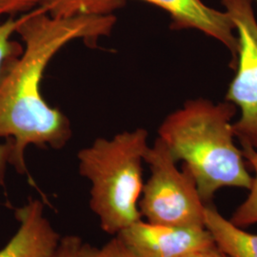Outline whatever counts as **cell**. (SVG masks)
Masks as SVG:
<instances>
[{
	"instance_id": "1",
	"label": "cell",
	"mask_w": 257,
	"mask_h": 257,
	"mask_svg": "<svg viewBox=\"0 0 257 257\" xmlns=\"http://www.w3.org/2000/svg\"><path fill=\"white\" fill-rule=\"evenodd\" d=\"M113 15L55 19L40 7L19 19L16 30L25 47L0 70V138L13 141L11 165L27 173L29 146L60 150L72 138L70 121L43 98L40 85L50 61L65 45L81 39L88 45L109 36Z\"/></svg>"
},
{
	"instance_id": "2",
	"label": "cell",
	"mask_w": 257,
	"mask_h": 257,
	"mask_svg": "<svg viewBox=\"0 0 257 257\" xmlns=\"http://www.w3.org/2000/svg\"><path fill=\"white\" fill-rule=\"evenodd\" d=\"M235 113L231 102L197 98L169 114L158 130L175 161H183L193 175L205 204L222 188L249 190L252 183L243 152L234 143Z\"/></svg>"
},
{
	"instance_id": "3",
	"label": "cell",
	"mask_w": 257,
	"mask_h": 257,
	"mask_svg": "<svg viewBox=\"0 0 257 257\" xmlns=\"http://www.w3.org/2000/svg\"><path fill=\"white\" fill-rule=\"evenodd\" d=\"M148 148V132L138 128L97 138L77 154L79 174L92 185L90 207L108 234L142 219L138 204Z\"/></svg>"
},
{
	"instance_id": "4",
	"label": "cell",
	"mask_w": 257,
	"mask_h": 257,
	"mask_svg": "<svg viewBox=\"0 0 257 257\" xmlns=\"http://www.w3.org/2000/svg\"><path fill=\"white\" fill-rule=\"evenodd\" d=\"M151 175L143 186L138 208L147 222L168 226H204L206 204L193 175L177 162L165 143L156 138L144 157Z\"/></svg>"
},
{
	"instance_id": "5",
	"label": "cell",
	"mask_w": 257,
	"mask_h": 257,
	"mask_svg": "<svg viewBox=\"0 0 257 257\" xmlns=\"http://www.w3.org/2000/svg\"><path fill=\"white\" fill-rule=\"evenodd\" d=\"M237 33L238 52L236 74L226 95L240 110L233 124L240 143H248L257 151V20L252 0H220Z\"/></svg>"
},
{
	"instance_id": "6",
	"label": "cell",
	"mask_w": 257,
	"mask_h": 257,
	"mask_svg": "<svg viewBox=\"0 0 257 257\" xmlns=\"http://www.w3.org/2000/svg\"><path fill=\"white\" fill-rule=\"evenodd\" d=\"M115 236L139 257H182L215 244L205 227L157 225L142 219Z\"/></svg>"
},
{
	"instance_id": "7",
	"label": "cell",
	"mask_w": 257,
	"mask_h": 257,
	"mask_svg": "<svg viewBox=\"0 0 257 257\" xmlns=\"http://www.w3.org/2000/svg\"><path fill=\"white\" fill-rule=\"evenodd\" d=\"M125 1V0H124ZM165 10L171 16L175 30L193 29L219 41L230 51L232 63L236 62L238 39L230 15L213 9L202 0H141Z\"/></svg>"
},
{
	"instance_id": "8",
	"label": "cell",
	"mask_w": 257,
	"mask_h": 257,
	"mask_svg": "<svg viewBox=\"0 0 257 257\" xmlns=\"http://www.w3.org/2000/svg\"><path fill=\"white\" fill-rule=\"evenodd\" d=\"M19 230L0 250V257H53L60 240L44 213V205L31 200L16 211Z\"/></svg>"
},
{
	"instance_id": "9",
	"label": "cell",
	"mask_w": 257,
	"mask_h": 257,
	"mask_svg": "<svg viewBox=\"0 0 257 257\" xmlns=\"http://www.w3.org/2000/svg\"><path fill=\"white\" fill-rule=\"evenodd\" d=\"M204 226L215 245L230 257H257V234L247 232L226 219L217 209L206 204Z\"/></svg>"
},
{
	"instance_id": "10",
	"label": "cell",
	"mask_w": 257,
	"mask_h": 257,
	"mask_svg": "<svg viewBox=\"0 0 257 257\" xmlns=\"http://www.w3.org/2000/svg\"><path fill=\"white\" fill-rule=\"evenodd\" d=\"M124 0H38V6L55 19L79 16H107L124 4Z\"/></svg>"
},
{
	"instance_id": "11",
	"label": "cell",
	"mask_w": 257,
	"mask_h": 257,
	"mask_svg": "<svg viewBox=\"0 0 257 257\" xmlns=\"http://www.w3.org/2000/svg\"><path fill=\"white\" fill-rule=\"evenodd\" d=\"M18 25L19 19L13 17L5 21L0 20V70L9 58L18 56L23 51V47L12 40V36L16 33ZM13 148L11 139H7L5 143H0V186L5 184L7 166L11 164Z\"/></svg>"
},
{
	"instance_id": "12",
	"label": "cell",
	"mask_w": 257,
	"mask_h": 257,
	"mask_svg": "<svg viewBox=\"0 0 257 257\" xmlns=\"http://www.w3.org/2000/svg\"><path fill=\"white\" fill-rule=\"evenodd\" d=\"M241 146L247 163L254 173L248 197L233 211L230 218L232 224L243 228L257 223V151L248 143L241 142Z\"/></svg>"
},
{
	"instance_id": "13",
	"label": "cell",
	"mask_w": 257,
	"mask_h": 257,
	"mask_svg": "<svg viewBox=\"0 0 257 257\" xmlns=\"http://www.w3.org/2000/svg\"><path fill=\"white\" fill-rule=\"evenodd\" d=\"M81 257H139L130 250L118 237L114 236L100 248L84 244Z\"/></svg>"
},
{
	"instance_id": "14",
	"label": "cell",
	"mask_w": 257,
	"mask_h": 257,
	"mask_svg": "<svg viewBox=\"0 0 257 257\" xmlns=\"http://www.w3.org/2000/svg\"><path fill=\"white\" fill-rule=\"evenodd\" d=\"M82 239L77 235L70 234L60 238L53 257H81Z\"/></svg>"
},
{
	"instance_id": "15",
	"label": "cell",
	"mask_w": 257,
	"mask_h": 257,
	"mask_svg": "<svg viewBox=\"0 0 257 257\" xmlns=\"http://www.w3.org/2000/svg\"><path fill=\"white\" fill-rule=\"evenodd\" d=\"M38 6V0H0V19L3 16H12L29 12Z\"/></svg>"
},
{
	"instance_id": "16",
	"label": "cell",
	"mask_w": 257,
	"mask_h": 257,
	"mask_svg": "<svg viewBox=\"0 0 257 257\" xmlns=\"http://www.w3.org/2000/svg\"><path fill=\"white\" fill-rule=\"evenodd\" d=\"M182 257H230L227 255L223 250H221L215 244L210 247L201 248L198 250L193 251L189 254H186Z\"/></svg>"
}]
</instances>
